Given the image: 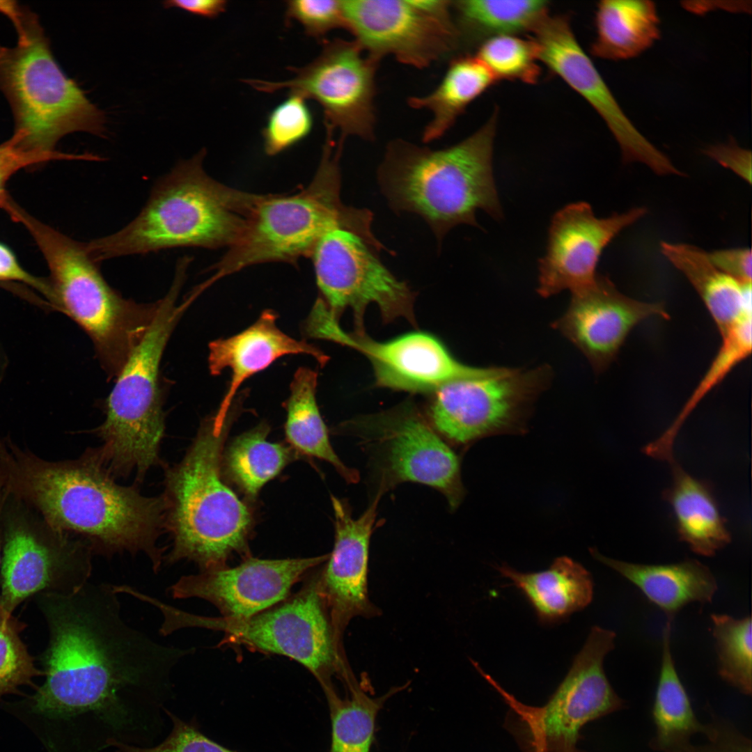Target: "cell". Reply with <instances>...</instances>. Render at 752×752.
I'll use <instances>...</instances> for the list:
<instances>
[{"label": "cell", "instance_id": "obj_39", "mask_svg": "<svg viewBox=\"0 0 752 752\" xmlns=\"http://www.w3.org/2000/svg\"><path fill=\"white\" fill-rule=\"evenodd\" d=\"M26 625L0 604V699L5 695L19 694L24 685L38 687L36 677L44 675L20 637Z\"/></svg>", "mask_w": 752, "mask_h": 752}, {"label": "cell", "instance_id": "obj_19", "mask_svg": "<svg viewBox=\"0 0 752 752\" xmlns=\"http://www.w3.org/2000/svg\"><path fill=\"white\" fill-rule=\"evenodd\" d=\"M646 213L645 207H636L599 218L586 202L558 210L551 219L546 253L539 262L538 294L547 298L593 283L605 247Z\"/></svg>", "mask_w": 752, "mask_h": 752}, {"label": "cell", "instance_id": "obj_45", "mask_svg": "<svg viewBox=\"0 0 752 752\" xmlns=\"http://www.w3.org/2000/svg\"><path fill=\"white\" fill-rule=\"evenodd\" d=\"M49 159H53L24 150L11 139L0 145V205L6 197L4 185L14 173L26 166Z\"/></svg>", "mask_w": 752, "mask_h": 752}, {"label": "cell", "instance_id": "obj_9", "mask_svg": "<svg viewBox=\"0 0 752 752\" xmlns=\"http://www.w3.org/2000/svg\"><path fill=\"white\" fill-rule=\"evenodd\" d=\"M182 283L174 279L159 300L150 329L117 375L107 398L105 420L96 432L103 441L97 452L112 475L135 470L139 481L152 466L161 463L164 415L159 370L166 345L185 308L176 302Z\"/></svg>", "mask_w": 752, "mask_h": 752}, {"label": "cell", "instance_id": "obj_29", "mask_svg": "<svg viewBox=\"0 0 752 752\" xmlns=\"http://www.w3.org/2000/svg\"><path fill=\"white\" fill-rule=\"evenodd\" d=\"M496 81L476 56H462L452 60L433 91L407 100L412 108L425 109L431 113L422 133L423 141L429 143L444 135L466 108Z\"/></svg>", "mask_w": 752, "mask_h": 752}, {"label": "cell", "instance_id": "obj_51", "mask_svg": "<svg viewBox=\"0 0 752 752\" xmlns=\"http://www.w3.org/2000/svg\"><path fill=\"white\" fill-rule=\"evenodd\" d=\"M573 752H577V751H573Z\"/></svg>", "mask_w": 752, "mask_h": 752}, {"label": "cell", "instance_id": "obj_4", "mask_svg": "<svg viewBox=\"0 0 752 752\" xmlns=\"http://www.w3.org/2000/svg\"><path fill=\"white\" fill-rule=\"evenodd\" d=\"M206 153L179 162L159 178L139 214L117 232L86 242L97 263L180 247L229 248L262 194L230 187L204 170Z\"/></svg>", "mask_w": 752, "mask_h": 752}, {"label": "cell", "instance_id": "obj_46", "mask_svg": "<svg viewBox=\"0 0 752 752\" xmlns=\"http://www.w3.org/2000/svg\"><path fill=\"white\" fill-rule=\"evenodd\" d=\"M705 154L723 167L730 169L749 184L751 183V152L736 144H719L708 147Z\"/></svg>", "mask_w": 752, "mask_h": 752}, {"label": "cell", "instance_id": "obj_33", "mask_svg": "<svg viewBox=\"0 0 752 752\" xmlns=\"http://www.w3.org/2000/svg\"><path fill=\"white\" fill-rule=\"evenodd\" d=\"M546 1L459 0L452 1L461 34L475 37L516 35L531 31L548 14Z\"/></svg>", "mask_w": 752, "mask_h": 752}, {"label": "cell", "instance_id": "obj_47", "mask_svg": "<svg viewBox=\"0 0 752 752\" xmlns=\"http://www.w3.org/2000/svg\"><path fill=\"white\" fill-rule=\"evenodd\" d=\"M0 281H15L30 285L45 297L51 307L52 292L49 281L38 279L25 271L19 265L10 250L1 244H0Z\"/></svg>", "mask_w": 752, "mask_h": 752}, {"label": "cell", "instance_id": "obj_15", "mask_svg": "<svg viewBox=\"0 0 752 752\" xmlns=\"http://www.w3.org/2000/svg\"><path fill=\"white\" fill-rule=\"evenodd\" d=\"M310 257L320 294L318 299L338 321L345 309H352L355 333L365 332L363 315L370 304L378 306L385 323L402 318L416 325V292L397 279L358 235L342 228L332 229L320 238Z\"/></svg>", "mask_w": 752, "mask_h": 752}, {"label": "cell", "instance_id": "obj_43", "mask_svg": "<svg viewBox=\"0 0 752 752\" xmlns=\"http://www.w3.org/2000/svg\"><path fill=\"white\" fill-rule=\"evenodd\" d=\"M710 721L705 736L706 743H692L683 752H752L751 741L728 719L717 715L708 707Z\"/></svg>", "mask_w": 752, "mask_h": 752}, {"label": "cell", "instance_id": "obj_17", "mask_svg": "<svg viewBox=\"0 0 752 752\" xmlns=\"http://www.w3.org/2000/svg\"><path fill=\"white\" fill-rule=\"evenodd\" d=\"M345 29L372 58L386 56L416 68L455 50L461 38L448 0L341 1Z\"/></svg>", "mask_w": 752, "mask_h": 752}, {"label": "cell", "instance_id": "obj_41", "mask_svg": "<svg viewBox=\"0 0 752 752\" xmlns=\"http://www.w3.org/2000/svg\"><path fill=\"white\" fill-rule=\"evenodd\" d=\"M164 712L172 728L162 742L151 746L115 742L114 752H235L210 739L194 725L182 721L166 707Z\"/></svg>", "mask_w": 752, "mask_h": 752}, {"label": "cell", "instance_id": "obj_6", "mask_svg": "<svg viewBox=\"0 0 752 752\" xmlns=\"http://www.w3.org/2000/svg\"><path fill=\"white\" fill-rule=\"evenodd\" d=\"M13 22L17 42L0 46V91L15 119L11 139L29 152L72 159L54 151L63 136L86 132L102 136L105 116L55 61L38 17L15 1H0Z\"/></svg>", "mask_w": 752, "mask_h": 752}, {"label": "cell", "instance_id": "obj_28", "mask_svg": "<svg viewBox=\"0 0 752 752\" xmlns=\"http://www.w3.org/2000/svg\"><path fill=\"white\" fill-rule=\"evenodd\" d=\"M660 250L696 291L720 335L752 311L751 283H742L721 271L707 252L694 245L668 242L661 243Z\"/></svg>", "mask_w": 752, "mask_h": 752}, {"label": "cell", "instance_id": "obj_27", "mask_svg": "<svg viewBox=\"0 0 752 752\" xmlns=\"http://www.w3.org/2000/svg\"><path fill=\"white\" fill-rule=\"evenodd\" d=\"M668 462L672 483L663 497L672 509L679 539L695 554L712 556L731 541L712 488L688 473L675 458Z\"/></svg>", "mask_w": 752, "mask_h": 752}, {"label": "cell", "instance_id": "obj_31", "mask_svg": "<svg viewBox=\"0 0 752 752\" xmlns=\"http://www.w3.org/2000/svg\"><path fill=\"white\" fill-rule=\"evenodd\" d=\"M671 624L662 633V651L658 683L652 706L655 734L650 747L657 752H683L696 733L705 735L707 724L700 723L678 675L671 645Z\"/></svg>", "mask_w": 752, "mask_h": 752}, {"label": "cell", "instance_id": "obj_25", "mask_svg": "<svg viewBox=\"0 0 752 752\" xmlns=\"http://www.w3.org/2000/svg\"><path fill=\"white\" fill-rule=\"evenodd\" d=\"M590 552L594 558L636 586L650 602L664 612L669 622L689 603L712 602L718 589L710 569L696 559L645 565L611 558L593 548L590 549Z\"/></svg>", "mask_w": 752, "mask_h": 752}, {"label": "cell", "instance_id": "obj_13", "mask_svg": "<svg viewBox=\"0 0 752 752\" xmlns=\"http://www.w3.org/2000/svg\"><path fill=\"white\" fill-rule=\"evenodd\" d=\"M616 634L593 626L563 680L541 707L524 705L494 680L489 684L513 709L515 730L530 752H572L586 724L625 707L604 669Z\"/></svg>", "mask_w": 752, "mask_h": 752}, {"label": "cell", "instance_id": "obj_14", "mask_svg": "<svg viewBox=\"0 0 752 752\" xmlns=\"http://www.w3.org/2000/svg\"><path fill=\"white\" fill-rule=\"evenodd\" d=\"M552 368L497 367L448 382L432 392L425 415L449 444L467 446L491 435L522 434L535 402L550 385Z\"/></svg>", "mask_w": 752, "mask_h": 752}, {"label": "cell", "instance_id": "obj_7", "mask_svg": "<svg viewBox=\"0 0 752 752\" xmlns=\"http://www.w3.org/2000/svg\"><path fill=\"white\" fill-rule=\"evenodd\" d=\"M320 164L311 182L292 195L262 194L240 239L213 266L214 281L247 267L310 257L327 232L342 228L363 239L377 253L385 249L372 230L373 213L340 198L339 159L332 134H326Z\"/></svg>", "mask_w": 752, "mask_h": 752}, {"label": "cell", "instance_id": "obj_44", "mask_svg": "<svg viewBox=\"0 0 752 752\" xmlns=\"http://www.w3.org/2000/svg\"><path fill=\"white\" fill-rule=\"evenodd\" d=\"M712 263L721 271L742 282L751 283L752 256L750 249L733 248L708 253Z\"/></svg>", "mask_w": 752, "mask_h": 752}, {"label": "cell", "instance_id": "obj_20", "mask_svg": "<svg viewBox=\"0 0 752 752\" xmlns=\"http://www.w3.org/2000/svg\"><path fill=\"white\" fill-rule=\"evenodd\" d=\"M329 554L285 559L248 558L234 567L181 577L169 588L175 599L196 597L215 606L222 617L244 619L285 600L292 587Z\"/></svg>", "mask_w": 752, "mask_h": 752}, {"label": "cell", "instance_id": "obj_50", "mask_svg": "<svg viewBox=\"0 0 752 752\" xmlns=\"http://www.w3.org/2000/svg\"><path fill=\"white\" fill-rule=\"evenodd\" d=\"M8 358L4 349L0 345V385L2 383L8 366Z\"/></svg>", "mask_w": 752, "mask_h": 752}, {"label": "cell", "instance_id": "obj_48", "mask_svg": "<svg viewBox=\"0 0 752 752\" xmlns=\"http://www.w3.org/2000/svg\"><path fill=\"white\" fill-rule=\"evenodd\" d=\"M166 8H179L206 18H214L224 13L228 1L225 0H170L163 2Z\"/></svg>", "mask_w": 752, "mask_h": 752}, {"label": "cell", "instance_id": "obj_37", "mask_svg": "<svg viewBox=\"0 0 752 752\" xmlns=\"http://www.w3.org/2000/svg\"><path fill=\"white\" fill-rule=\"evenodd\" d=\"M719 676L745 695L752 692V622L750 616L735 618L712 614Z\"/></svg>", "mask_w": 752, "mask_h": 752}, {"label": "cell", "instance_id": "obj_24", "mask_svg": "<svg viewBox=\"0 0 752 752\" xmlns=\"http://www.w3.org/2000/svg\"><path fill=\"white\" fill-rule=\"evenodd\" d=\"M277 313L263 311L257 320L242 331L209 345L208 365L212 375L226 368L231 371L229 386L217 414L226 416L237 391L250 377L265 370L278 359L289 354H308L323 366L328 357L318 347L298 340L283 332L276 325Z\"/></svg>", "mask_w": 752, "mask_h": 752}, {"label": "cell", "instance_id": "obj_26", "mask_svg": "<svg viewBox=\"0 0 752 752\" xmlns=\"http://www.w3.org/2000/svg\"><path fill=\"white\" fill-rule=\"evenodd\" d=\"M534 610L543 625H553L586 608L593 597L590 573L567 556L554 559L546 570L521 572L503 565L498 568Z\"/></svg>", "mask_w": 752, "mask_h": 752}, {"label": "cell", "instance_id": "obj_30", "mask_svg": "<svg viewBox=\"0 0 752 752\" xmlns=\"http://www.w3.org/2000/svg\"><path fill=\"white\" fill-rule=\"evenodd\" d=\"M592 54L609 60L635 57L659 39V19L649 0H604L595 13Z\"/></svg>", "mask_w": 752, "mask_h": 752}, {"label": "cell", "instance_id": "obj_49", "mask_svg": "<svg viewBox=\"0 0 752 752\" xmlns=\"http://www.w3.org/2000/svg\"><path fill=\"white\" fill-rule=\"evenodd\" d=\"M9 494V489L7 485L6 480L2 473L0 471V517L1 512L6 501V499ZM1 542H0V566H1Z\"/></svg>", "mask_w": 752, "mask_h": 752}, {"label": "cell", "instance_id": "obj_11", "mask_svg": "<svg viewBox=\"0 0 752 752\" xmlns=\"http://www.w3.org/2000/svg\"><path fill=\"white\" fill-rule=\"evenodd\" d=\"M368 457L375 495L412 482L441 493L451 510L463 500L460 460L412 402L344 423Z\"/></svg>", "mask_w": 752, "mask_h": 752}, {"label": "cell", "instance_id": "obj_42", "mask_svg": "<svg viewBox=\"0 0 752 752\" xmlns=\"http://www.w3.org/2000/svg\"><path fill=\"white\" fill-rule=\"evenodd\" d=\"M285 17L286 22H299L306 35L320 40L332 30L345 29L341 1H288Z\"/></svg>", "mask_w": 752, "mask_h": 752}, {"label": "cell", "instance_id": "obj_38", "mask_svg": "<svg viewBox=\"0 0 752 752\" xmlns=\"http://www.w3.org/2000/svg\"><path fill=\"white\" fill-rule=\"evenodd\" d=\"M476 56L496 80H517L534 84L540 75L538 47L532 40L516 35H500L487 38Z\"/></svg>", "mask_w": 752, "mask_h": 752}, {"label": "cell", "instance_id": "obj_21", "mask_svg": "<svg viewBox=\"0 0 752 752\" xmlns=\"http://www.w3.org/2000/svg\"><path fill=\"white\" fill-rule=\"evenodd\" d=\"M653 318L669 319L662 303L627 296L609 279L598 274L593 283L572 292L567 310L551 326L599 374L616 359L632 331Z\"/></svg>", "mask_w": 752, "mask_h": 752}, {"label": "cell", "instance_id": "obj_32", "mask_svg": "<svg viewBox=\"0 0 752 752\" xmlns=\"http://www.w3.org/2000/svg\"><path fill=\"white\" fill-rule=\"evenodd\" d=\"M317 384L316 371L300 367L295 372L289 397L284 403L286 439L296 451L331 464L347 483H357L360 478L359 471L346 466L330 443L316 401Z\"/></svg>", "mask_w": 752, "mask_h": 752}, {"label": "cell", "instance_id": "obj_18", "mask_svg": "<svg viewBox=\"0 0 752 752\" xmlns=\"http://www.w3.org/2000/svg\"><path fill=\"white\" fill-rule=\"evenodd\" d=\"M538 58L580 94L606 123L619 145L625 163L640 162L653 172L661 170L666 155L625 115L591 59L583 52L567 17H543L533 29Z\"/></svg>", "mask_w": 752, "mask_h": 752}, {"label": "cell", "instance_id": "obj_5", "mask_svg": "<svg viewBox=\"0 0 752 752\" xmlns=\"http://www.w3.org/2000/svg\"><path fill=\"white\" fill-rule=\"evenodd\" d=\"M244 400L237 396L226 417L205 419L182 460L166 468L165 528L173 542L164 560L169 564L185 559L201 571L219 569L246 549L251 513L221 473L224 445Z\"/></svg>", "mask_w": 752, "mask_h": 752}, {"label": "cell", "instance_id": "obj_36", "mask_svg": "<svg viewBox=\"0 0 752 752\" xmlns=\"http://www.w3.org/2000/svg\"><path fill=\"white\" fill-rule=\"evenodd\" d=\"M752 312L743 315L721 336V344L701 379L674 421L657 439L664 448H673L682 425L699 403L751 354Z\"/></svg>", "mask_w": 752, "mask_h": 752}, {"label": "cell", "instance_id": "obj_16", "mask_svg": "<svg viewBox=\"0 0 752 752\" xmlns=\"http://www.w3.org/2000/svg\"><path fill=\"white\" fill-rule=\"evenodd\" d=\"M379 62L354 41L335 38L323 42L319 56L301 68H290L294 77L283 81L245 79L257 91L282 89L315 100L322 107L326 128L373 141L375 136V74Z\"/></svg>", "mask_w": 752, "mask_h": 752}, {"label": "cell", "instance_id": "obj_34", "mask_svg": "<svg viewBox=\"0 0 752 752\" xmlns=\"http://www.w3.org/2000/svg\"><path fill=\"white\" fill-rule=\"evenodd\" d=\"M269 427L260 423L230 444L225 462L233 481L250 497L274 478L290 462L289 448L267 439Z\"/></svg>", "mask_w": 752, "mask_h": 752}, {"label": "cell", "instance_id": "obj_1", "mask_svg": "<svg viewBox=\"0 0 752 752\" xmlns=\"http://www.w3.org/2000/svg\"><path fill=\"white\" fill-rule=\"evenodd\" d=\"M40 596L49 639L32 712L72 725L78 752H100L112 741L152 746L174 697L173 671L193 650L127 624L112 584L88 581L71 593Z\"/></svg>", "mask_w": 752, "mask_h": 752}, {"label": "cell", "instance_id": "obj_23", "mask_svg": "<svg viewBox=\"0 0 752 752\" xmlns=\"http://www.w3.org/2000/svg\"><path fill=\"white\" fill-rule=\"evenodd\" d=\"M334 544L327 563L320 573V583L337 636L357 616L369 617L377 611L368 591L369 546L375 528L378 503L375 496L366 510L357 519L351 507L334 496Z\"/></svg>", "mask_w": 752, "mask_h": 752}, {"label": "cell", "instance_id": "obj_12", "mask_svg": "<svg viewBox=\"0 0 752 752\" xmlns=\"http://www.w3.org/2000/svg\"><path fill=\"white\" fill-rule=\"evenodd\" d=\"M0 604L8 612L39 593L68 594L88 582L90 545L52 528L32 508L10 492L0 517Z\"/></svg>", "mask_w": 752, "mask_h": 752}, {"label": "cell", "instance_id": "obj_22", "mask_svg": "<svg viewBox=\"0 0 752 752\" xmlns=\"http://www.w3.org/2000/svg\"><path fill=\"white\" fill-rule=\"evenodd\" d=\"M331 340L361 352L372 364L375 384L395 391L433 392L448 382L487 375L497 368L464 364L438 338L421 331L378 342L365 332L347 334L339 328Z\"/></svg>", "mask_w": 752, "mask_h": 752}, {"label": "cell", "instance_id": "obj_10", "mask_svg": "<svg viewBox=\"0 0 752 752\" xmlns=\"http://www.w3.org/2000/svg\"><path fill=\"white\" fill-rule=\"evenodd\" d=\"M176 627H201L224 632V643L281 655L305 666L323 687L331 677L345 682L353 677L342 654L320 583L315 575L294 596L244 619L207 617L180 610Z\"/></svg>", "mask_w": 752, "mask_h": 752}, {"label": "cell", "instance_id": "obj_8", "mask_svg": "<svg viewBox=\"0 0 752 752\" xmlns=\"http://www.w3.org/2000/svg\"><path fill=\"white\" fill-rule=\"evenodd\" d=\"M14 217L33 235L48 264L51 307L75 321L91 339L109 377H116L150 329L159 301L123 298L105 281L85 243L40 223L22 210Z\"/></svg>", "mask_w": 752, "mask_h": 752}, {"label": "cell", "instance_id": "obj_40", "mask_svg": "<svg viewBox=\"0 0 752 752\" xmlns=\"http://www.w3.org/2000/svg\"><path fill=\"white\" fill-rule=\"evenodd\" d=\"M313 116L301 95L290 92L268 114L263 129L264 150L274 156L297 144L311 132Z\"/></svg>", "mask_w": 752, "mask_h": 752}, {"label": "cell", "instance_id": "obj_35", "mask_svg": "<svg viewBox=\"0 0 752 752\" xmlns=\"http://www.w3.org/2000/svg\"><path fill=\"white\" fill-rule=\"evenodd\" d=\"M347 688L350 695L344 699L334 688L324 691L331 719L329 752H370L378 713L386 701L402 688L395 687L377 698L366 694L357 682Z\"/></svg>", "mask_w": 752, "mask_h": 752}, {"label": "cell", "instance_id": "obj_3", "mask_svg": "<svg viewBox=\"0 0 752 752\" xmlns=\"http://www.w3.org/2000/svg\"><path fill=\"white\" fill-rule=\"evenodd\" d=\"M496 112L474 133L450 147L432 150L391 141L377 169L381 191L396 213L418 215L440 244L460 224L478 227L482 210L502 217L492 171Z\"/></svg>", "mask_w": 752, "mask_h": 752}, {"label": "cell", "instance_id": "obj_2", "mask_svg": "<svg viewBox=\"0 0 752 752\" xmlns=\"http://www.w3.org/2000/svg\"><path fill=\"white\" fill-rule=\"evenodd\" d=\"M0 464L11 494L52 528L78 535L93 554L143 553L157 573L164 560L162 496H145L116 483L97 451L75 460H43L0 437Z\"/></svg>", "mask_w": 752, "mask_h": 752}]
</instances>
